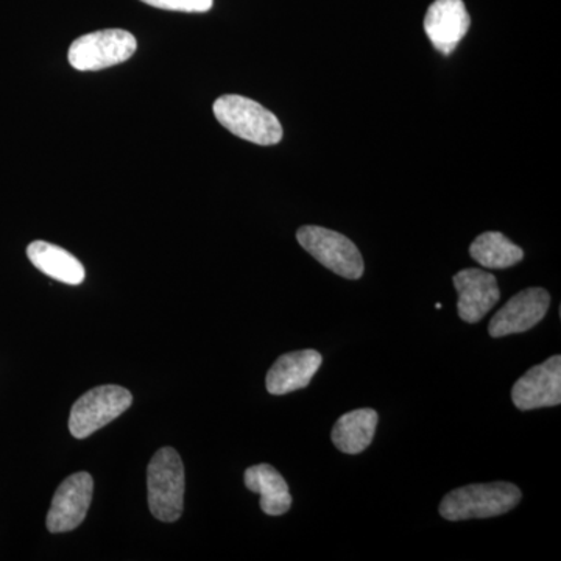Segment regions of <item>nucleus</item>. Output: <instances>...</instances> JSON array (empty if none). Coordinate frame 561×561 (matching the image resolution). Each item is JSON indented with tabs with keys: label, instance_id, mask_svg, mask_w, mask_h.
Wrapping results in <instances>:
<instances>
[{
	"label": "nucleus",
	"instance_id": "f257e3e1",
	"mask_svg": "<svg viewBox=\"0 0 561 561\" xmlns=\"http://www.w3.org/2000/svg\"><path fill=\"white\" fill-rule=\"evenodd\" d=\"M522 497L511 482L474 483L446 494L438 512L448 522L493 518L513 511Z\"/></svg>",
	"mask_w": 561,
	"mask_h": 561
},
{
	"label": "nucleus",
	"instance_id": "f03ea898",
	"mask_svg": "<svg viewBox=\"0 0 561 561\" xmlns=\"http://www.w3.org/2000/svg\"><path fill=\"white\" fill-rule=\"evenodd\" d=\"M213 111L216 119L238 138L257 146H276L283 139L278 117L249 98L221 95L214 102Z\"/></svg>",
	"mask_w": 561,
	"mask_h": 561
},
{
	"label": "nucleus",
	"instance_id": "7ed1b4c3",
	"mask_svg": "<svg viewBox=\"0 0 561 561\" xmlns=\"http://www.w3.org/2000/svg\"><path fill=\"white\" fill-rule=\"evenodd\" d=\"M151 515L162 523L180 519L184 505V465L173 448H161L147 470Z\"/></svg>",
	"mask_w": 561,
	"mask_h": 561
},
{
	"label": "nucleus",
	"instance_id": "20e7f679",
	"mask_svg": "<svg viewBox=\"0 0 561 561\" xmlns=\"http://www.w3.org/2000/svg\"><path fill=\"white\" fill-rule=\"evenodd\" d=\"M138 49L135 35L122 28L88 33L70 44L69 62L73 69L102 70L130 60Z\"/></svg>",
	"mask_w": 561,
	"mask_h": 561
},
{
	"label": "nucleus",
	"instance_id": "39448f33",
	"mask_svg": "<svg viewBox=\"0 0 561 561\" xmlns=\"http://www.w3.org/2000/svg\"><path fill=\"white\" fill-rule=\"evenodd\" d=\"M297 241L324 267L346 279H359L365 264L356 243L341 232L306 225L297 231Z\"/></svg>",
	"mask_w": 561,
	"mask_h": 561
},
{
	"label": "nucleus",
	"instance_id": "423d86ee",
	"mask_svg": "<svg viewBox=\"0 0 561 561\" xmlns=\"http://www.w3.org/2000/svg\"><path fill=\"white\" fill-rule=\"evenodd\" d=\"M131 402V393L124 387H95L72 405L69 416L70 434L79 440L90 437L128 411Z\"/></svg>",
	"mask_w": 561,
	"mask_h": 561
},
{
	"label": "nucleus",
	"instance_id": "0eeeda50",
	"mask_svg": "<svg viewBox=\"0 0 561 561\" xmlns=\"http://www.w3.org/2000/svg\"><path fill=\"white\" fill-rule=\"evenodd\" d=\"M92 490L94 481L90 472H76L62 481L47 513V530L51 534H65L77 529L90 511Z\"/></svg>",
	"mask_w": 561,
	"mask_h": 561
},
{
	"label": "nucleus",
	"instance_id": "6e6552de",
	"mask_svg": "<svg viewBox=\"0 0 561 561\" xmlns=\"http://www.w3.org/2000/svg\"><path fill=\"white\" fill-rule=\"evenodd\" d=\"M551 306V295L541 287H530L516 294L505 302L504 308L494 313L489 324L491 337L523 334L537 327Z\"/></svg>",
	"mask_w": 561,
	"mask_h": 561
},
{
	"label": "nucleus",
	"instance_id": "1a4fd4ad",
	"mask_svg": "<svg viewBox=\"0 0 561 561\" xmlns=\"http://www.w3.org/2000/svg\"><path fill=\"white\" fill-rule=\"evenodd\" d=\"M512 401L519 411L553 408L561 402V357H549L540 365L531 367L515 382Z\"/></svg>",
	"mask_w": 561,
	"mask_h": 561
},
{
	"label": "nucleus",
	"instance_id": "9d476101",
	"mask_svg": "<svg viewBox=\"0 0 561 561\" xmlns=\"http://www.w3.org/2000/svg\"><path fill=\"white\" fill-rule=\"evenodd\" d=\"M471 18L463 0H435L424 18V32L432 46L449 55L470 31Z\"/></svg>",
	"mask_w": 561,
	"mask_h": 561
},
{
	"label": "nucleus",
	"instance_id": "9b49d317",
	"mask_svg": "<svg viewBox=\"0 0 561 561\" xmlns=\"http://www.w3.org/2000/svg\"><path fill=\"white\" fill-rule=\"evenodd\" d=\"M459 291L457 312L467 323H478L501 300L497 280L491 273L481 268H465L453 278Z\"/></svg>",
	"mask_w": 561,
	"mask_h": 561
},
{
	"label": "nucleus",
	"instance_id": "f8f14e48",
	"mask_svg": "<svg viewBox=\"0 0 561 561\" xmlns=\"http://www.w3.org/2000/svg\"><path fill=\"white\" fill-rule=\"evenodd\" d=\"M321 362H323V357L316 350L283 354L267 373L265 387H267L268 393L280 397V394L306 389L316 373L319 371Z\"/></svg>",
	"mask_w": 561,
	"mask_h": 561
},
{
	"label": "nucleus",
	"instance_id": "ddd939ff",
	"mask_svg": "<svg viewBox=\"0 0 561 561\" xmlns=\"http://www.w3.org/2000/svg\"><path fill=\"white\" fill-rule=\"evenodd\" d=\"M245 486L261 496V508L265 515L279 516L290 511L289 485L276 468L261 463L250 467L243 474Z\"/></svg>",
	"mask_w": 561,
	"mask_h": 561
},
{
	"label": "nucleus",
	"instance_id": "4468645a",
	"mask_svg": "<svg viewBox=\"0 0 561 561\" xmlns=\"http://www.w3.org/2000/svg\"><path fill=\"white\" fill-rule=\"evenodd\" d=\"M32 264L44 275L69 286H79L87 278L83 264L69 251L54 243L35 241L27 247Z\"/></svg>",
	"mask_w": 561,
	"mask_h": 561
},
{
	"label": "nucleus",
	"instance_id": "2eb2a0df",
	"mask_svg": "<svg viewBox=\"0 0 561 561\" xmlns=\"http://www.w3.org/2000/svg\"><path fill=\"white\" fill-rule=\"evenodd\" d=\"M378 421L379 415L375 409H357L345 413L332 427V443L339 451L351 456L364 453L375 438Z\"/></svg>",
	"mask_w": 561,
	"mask_h": 561
},
{
	"label": "nucleus",
	"instance_id": "dca6fc26",
	"mask_svg": "<svg viewBox=\"0 0 561 561\" xmlns=\"http://www.w3.org/2000/svg\"><path fill=\"white\" fill-rule=\"evenodd\" d=\"M470 254L472 260L482 267L494 268V271L513 267L524 257L522 247L497 231H486L476 238L471 243Z\"/></svg>",
	"mask_w": 561,
	"mask_h": 561
},
{
	"label": "nucleus",
	"instance_id": "f3484780",
	"mask_svg": "<svg viewBox=\"0 0 561 561\" xmlns=\"http://www.w3.org/2000/svg\"><path fill=\"white\" fill-rule=\"evenodd\" d=\"M154 9L181 11V13H206L213 9L214 0H140Z\"/></svg>",
	"mask_w": 561,
	"mask_h": 561
}]
</instances>
